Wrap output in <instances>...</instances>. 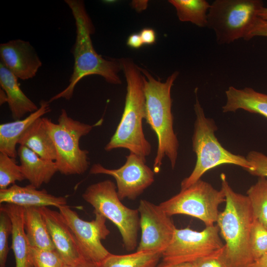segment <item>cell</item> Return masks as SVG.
I'll return each instance as SVG.
<instances>
[{
	"label": "cell",
	"mask_w": 267,
	"mask_h": 267,
	"mask_svg": "<svg viewBox=\"0 0 267 267\" xmlns=\"http://www.w3.org/2000/svg\"><path fill=\"white\" fill-rule=\"evenodd\" d=\"M147 1H139V4L137 5L134 2H133V6L137 10H142L143 9L140 6H143L146 7L147 6Z\"/></svg>",
	"instance_id": "f35d334b"
},
{
	"label": "cell",
	"mask_w": 267,
	"mask_h": 267,
	"mask_svg": "<svg viewBox=\"0 0 267 267\" xmlns=\"http://www.w3.org/2000/svg\"><path fill=\"white\" fill-rule=\"evenodd\" d=\"M14 75L1 62L0 63V85L7 97V103L12 116L20 120L26 114L32 113L38 107L23 92Z\"/></svg>",
	"instance_id": "ffe728a7"
},
{
	"label": "cell",
	"mask_w": 267,
	"mask_h": 267,
	"mask_svg": "<svg viewBox=\"0 0 267 267\" xmlns=\"http://www.w3.org/2000/svg\"><path fill=\"white\" fill-rule=\"evenodd\" d=\"M7 102V97L5 91L1 89L0 90V105Z\"/></svg>",
	"instance_id": "ab89813d"
},
{
	"label": "cell",
	"mask_w": 267,
	"mask_h": 267,
	"mask_svg": "<svg viewBox=\"0 0 267 267\" xmlns=\"http://www.w3.org/2000/svg\"><path fill=\"white\" fill-rule=\"evenodd\" d=\"M65 2L72 11L76 28V41L72 49L74 58L73 72L68 86L52 96L49 103L61 98L70 99L79 82L89 75H99L111 84L122 83L118 74L122 70L120 59H105L93 47L91 35L94 33V28L84 1L65 0Z\"/></svg>",
	"instance_id": "6da1fadb"
},
{
	"label": "cell",
	"mask_w": 267,
	"mask_h": 267,
	"mask_svg": "<svg viewBox=\"0 0 267 267\" xmlns=\"http://www.w3.org/2000/svg\"><path fill=\"white\" fill-rule=\"evenodd\" d=\"M126 158L125 164L116 169H107L100 164H94L89 173L112 176L116 180L120 199L135 200L154 182L155 173L139 156L130 152Z\"/></svg>",
	"instance_id": "7c38bea8"
},
{
	"label": "cell",
	"mask_w": 267,
	"mask_h": 267,
	"mask_svg": "<svg viewBox=\"0 0 267 267\" xmlns=\"http://www.w3.org/2000/svg\"><path fill=\"white\" fill-rule=\"evenodd\" d=\"M140 69L144 76L145 120L155 133L158 140L153 163V171L157 174L160 171L164 157L168 158L173 169L178 159L179 143L174 130L171 91L179 73L174 72L165 82H162L146 70L141 67Z\"/></svg>",
	"instance_id": "3957f363"
},
{
	"label": "cell",
	"mask_w": 267,
	"mask_h": 267,
	"mask_svg": "<svg viewBox=\"0 0 267 267\" xmlns=\"http://www.w3.org/2000/svg\"><path fill=\"white\" fill-rule=\"evenodd\" d=\"M45 129L54 143L58 171L65 175H81L89 168V152L79 146L81 138L89 134L95 125L74 120L62 109L57 123L43 118Z\"/></svg>",
	"instance_id": "52a82bcc"
},
{
	"label": "cell",
	"mask_w": 267,
	"mask_h": 267,
	"mask_svg": "<svg viewBox=\"0 0 267 267\" xmlns=\"http://www.w3.org/2000/svg\"><path fill=\"white\" fill-rule=\"evenodd\" d=\"M143 44L151 45L156 41V34L155 30L150 28L142 29L139 33Z\"/></svg>",
	"instance_id": "d6a6232c"
},
{
	"label": "cell",
	"mask_w": 267,
	"mask_h": 267,
	"mask_svg": "<svg viewBox=\"0 0 267 267\" xmlns=\"http://www.w3.org/2000/svg\"><path fill=\"white\" fill-rule=\"evenodd\" d=\"M177 15L181 22H189L199 27L208 25V13L210 4L206 0H169Z\"/></svg>",
	"instance_id": "cb8c5ba5"
},
{
	"label": "cell",
	"mask_w": 267,
	"mask_h": 267,
	"mask_svg": "<svg viewBox=\"0 0 267 267\" xmlns=\"http://www.w3.org/2000/svg\"><path fill=\"white\" fill-rule=\"evenodd\" d=\"M250 242L254 261L267 253V228L255 218L251 229Z\"/></svg>",
	"instance_id": "83f0119b"
},
{
	"label": "cell",
	"mask_w": 267,
	"mask_h": 267,
	"mask_svg": "<svg viewBox=\"0 0 267 267\" xmlns=\"http://www.w3.org/2000/svg\"><path fill=\"white\" fill-rule=\"evenodd\" d=\"M162 254L149 251H137L125 255L110 253L99 267H156Z\"/></svg>",
	"instance_id": "d4e9b609"
},
{
	"label": "cell",
	"mask_w": 267,
	"mask_h": 267,
	"mask_svg": "<svg viewBox=\"0 0 267 267\" xmlns=\"http://www.w3.org/2000/svg\"><path fill=\"white\" fill-rule=\"evenodd\" d=\"M192 263L194 267H232L225 256L224 246L221 249Z\"/></svg>",
	"instance_id": "4dcf8cb0"
},
{
	"label": "cell",
	"mask_w": 267,
	"mask_h": 267,
	"mask_svg": "<svg viewBox=\"0 0 267 267\" xmlns=\"http://www.w3.org/2000/svg\"><path fill=\"white\" fill-rule=\"evenodd\" d=\"M0 210L6 213L12 222L11 248L15 258V267H33L31 247L24 229L25 208L5 203L1 204Z\"/></svg>",
	"instance_id": "e0dca14e"
},
{
	"label": "cell",
	"mask_w": 267,
	"mask_h": 267,
	"mask_svg": "<svg viewBox=\"0 0 267 267\" xmlns=\"http://www.w3.org/2000/svg\"><path fill=\"white\" fill-rule=\"evenodd\" d=\"M38 189L31 184L26 186L14 184L6 189H0V203L24 208L51 206L59 208L66 205V197L53 195L44 189Z\"/></svg>",
	"instance_id": "2e32d148"
},
{
	"label": "cell",
	"mask_w": 267,
	"mask_h": 267,
	"mask_svg": "<svg viewBox=\"0 0 267 267\" xmlns=\"http://www.w3.org/2000/svg\"><path fill=\"white\" fill-rule=\"evenodd\" d=\"M1 62L18 79L35 77L42 63L29 42L20 39L0 45Z\"/></svg>",
	"instance_id": "9a60e30c"
},
{
	"label": "cell",
	"mask_w": 267,
	"mask_h": 267,
	"mask_svg": "<svg viewBox=\"0 0 267 267\" xmlns=\"http://www.w3.org/2000/svg\"><path fill=\"white\" fill-rule=\"evenodd\" d=\"M258 16L267 22V7L263 6L258 12Z\"/></svg>",
	"instance_id": "74e56055"
},
{
	"label": "cell",
	"mask_w": 267,
	"mask_h": 267,
	"mask_svg": "<svg viewBox=\"0 0 267 267\" xmlns=\"http://www.w3.org/2000/svg\"><path fill=\"white\" fill-rule=\"evenodd\" d=\"M156 267H194V266L192 263H182L172 265L162 262L158 264Z\"/></svg>",
	"instance_id": "8d00e7d4"
},
{
	"label": "cell",
	"mask_w": 267,
	"mask_h": 267,
	"mask_svg": "<svg viewBox=\"0 0 267 267\" xmlns=\"http://www.w3.org/2000/svg\"><path fill=\"white\" fill-rule=\"evenodd\" d=\"M12 232V223L9 216L0 210V267H5L9 250L8 238Z\"/></svg>",
	"instance_id": "f546056e"
},
{
	"label": "cell",
	"mask_w": 267,
	"mask_h": 267,
	"mask_svg": "<svg viewBox=\"0 0 267 267\" xmlns=\"http://www.w3.org/2000/svg\"><path fill=\"white\" fill-rule=\"evenodd\" d=\"M248 267H267V253L260 259L254 261Z\"/></svg>",
	"instance_id": "d590c367"
},
{
	"label": "cell",
	"mask_w": 267,
	"mask_h": 267,
	"mask_svg": "<svg viewBox=\"0 0 267 267\" xmlns=\"http://www.w3.org/2000/svg\"><path fill=\"white\" fill-rule=\"evenodd\" d=\"M246 157L252 167L248 171L250 174L267 178V156L258 151H252Z\"/></svg>",
	"instance_id": "1f68e13d"
},
{
	"label": "cell",
	"mask_w": 267,
	"mask_h": 267,
	"mask_svg": "<svg viewBox=\"0 0 267 267\" xmlns=\"http://www.w3.org/2000/svg\"><path fill=\"white\" fill-rule=\"evenodd\" d=\"M254 218L267 228V178L259 177L247 191Z\"/></svg>",
	"instance_id": "484cf974"
},
{
	"label": "cell",
	"mask_w": 267,
	"mask_h": 267,
	"mask_svg": "<svg viewBox=\"0 0 267 267\" xmlns=\"http://www.w3.org/2000/svg\"><path fill=\"white\" fill-rule=\"evenodd\" d=\"M197 91L196 89L194 104L196 119L192 137V150L196 154V161L191 173L181 181V189L190 186L208 171L221 165H234L247 172L252 167L246 157L230 152L220 143L215 134L217 127L212 119L206 117L198 100Z\"/></svg>",
	"instance_id": "8992f818"
},
{
	"label": "cell",
	"mask_w": 267,
	"mask_h": 267,
	"mask_svg": "<svg viewBox=\"0 0 267 267\" xmlns=\"http://www.w3.org/2000/svg\"><path fill=\"white\" fill-rule=\"evenodd\" d=\"M263 6L260 0H215L208 13L207 27L214 31L219 44L267 37V22L258 16Z\"/></svg>",
	"instance_id": "5b68a950"
},
{
	"label": "cell",
	"mask_w": 267,
	"mask_h": 267,
	"mask_svg": "<svg viewBox=\"0 0 267 267\" xmlns=\"http://www.w3.org/2000/svg\"><path fill=\"white\" fill-rule=\"evenodd\" d=\"M48 101L42 100L40 107L26 118L0 125V152L15 159L17 156L16 146L27 129L37 119L50 111Z\"/></svg>",
	"instance_id": "d6986e66"
},
{
	"label": "cell",
	"mask_w": 267,
	"mask_h": 267,
	"mask_svg": "<svg viewBox=\"0 0 267 267\" xmlns=\"http://www.w3.org/2000/svg\"><path fill=\"white\" fill-rule=\"evenodd\" d=\"M220 178L225 206L216 222L225 242L224 253L232 267H248L254 262L250 236L255 218L251 204L247 195L232 189L224 174Z\"/></svg>",
	"instance_id": "277c9868"
},
{
	"label": "cell",
	"mask_w": 267,
	"mask_h": 267,
	"mask_svg": "<svg viewBox=\"0 0 267 267\" xmlns=\"http://www.w3.org/2000/svg\"><path fill=\"white\" fill-rule=\"evenodd\" d=\"M24 179L20 165L16 164L15 159L0 152V189H6L16 181Z\"/></svg>",
	"instance_id": "4316f807"
},
{
	"label": "cell",
	"mask_w": 267,
	"mask_h": 267,
	"mask_svg": "<svg viewBox=\"0 0 267 267\" xmlns=\"http://www.w3.org/2000/svg\"><path fill=\"white\" fill-rule=\"evenodd\" d=\"M225 95L226 101L222 107L223 112L242 109L267 118V94L258 92L251 88L239 89L230 86L225 91Z\"/></svg>",
	"instance_id": "44dd1931"
},
{
	"label": "cell",
	"mask_w": 267,
	"mask_h": 267,
	"mask_svg": "<svg viewBox=\"0 0 267 267\" xmlns=\"http://www.w3.org/2000/svg\"><path fill=\"white\" fill-rule=\"evenodd\" d=\"M18 144L27 147L43 159L53 161L56 159L55 148L45 128L42 117L27 129L20 138Z\"/></svg>",
	"instance_id": "603a6c76"
},
{
	"label": "cell",
	"mask_w": 267,
	"mask_h": 267,
	"mask_svg": "<svg viewBox=\"0 0 267 267\" xmlns=\"http://www.w3.org/2000/svg\"><path fill=\"white\" fill-rule=\"evenodd\" d=\"M31 254L33 267H62L65 264L56 250L31 247Z\"/></svg>",
	"instance_id": "f1b7e54d"
},
{
	"label": "cell",
	"mask_w": 267,
	"mask_h": 267,
	"mask_svg": "<svg viewBox=\"0 0 267 267\" xmlns=\"http://www.w3.org/2000/svg\"><path fill=\"white\" fill-rule=\"evenodd\" d=\"M120 60L127 82L125 106L116 130L104 149L110 151L126 149L146 162L151 145L145 138L142 128L145 116L144 76L140 67L132 59L121 58Z\"/></svg>",
	"instance_id": "7a4b0ae2"
},
{
	"label": "cell",
	"mask_w": 267,
	"mask_h": 267,
	"mask_svg": "<svg viewBox=\"0 0 267 267\" xmlns=\"http://www.w3.org/2000/svg\"><path fill=\"white\" fill-rule=\"evenodd\" d=\"M44 220L55 249L65 264L74 265L85 260L76 239L59 212L47 207H39Z\"/></svg>",
	"instance_id": "5bb4252c"
},
{
	"label": "cell",
	"mask_w": 267,
	"mask_h": 267,
	"mask_svg": "<svg viewBox=\"0 0 267 267\" xmlns=\"http://www.w3.org/2000/svg\"><path fill=\"white\" fill-rule=\"evenodd\" d=\"M17 155L25 179L37 188L44 183L49 182L58 172L55 161L43 159L26 146L20 145Z\"/></svg>",
	"instance_id": "ac0fdd59"
},
{
	"label": "cell",
	"mask_w": 267,
	"mask_h": 267,
	"mask_svg": "<svg viewBox=\"0 0 267 267\" xmlns=\"http://www.w3.org/2000/svg\"><path fill=\"white\" fill-rule=\"evenodd\" d=\"M127 44L131 48L138 49L140 48L143 44L139 33H133L129 36Z\"/></svg>",
	"instance_id": "836d02e7"
},
{
	"label": "cell",
	"mask_w": 267,
	"mask_h": 267,
	"mask_svg": "<svg viewBox=\"0 0 267 267\" xmlns=\"http://www.w3.org/2000/svg\"><path fill=\"white\" fill-rule=\"evenodd\" d=\"M24 225L27 239L31 247L42 250H55L39 207L25 208Z\"/></svg>",
	"instance_id": "7402d4cb"
},
{
	"label": "cell",
	"mask_w": 267,
	"mask_h": 267,
	"mask_svg": "<svg viewBox=\"0 0 267 267\" xmlns=\"http://www.w3.org/2000/svg\"><path fill=\"white\" fill-rule=\"evenodd\" d=\"M62 267H99V265L83 260L78 264L74 265L64 264Z\"/></svg>",
	"instance_id": "e575fe53"
},
{
	"label": "cell",
	"mask_w": 267,
	"mask_h": 267,
	"mask_svg": "<svg viewBox=\"0 0 267 267\" xmlns=\"http://www.w3.org/2000/svg\"><path fill=\"white\" fill-rule=\"evenodd\" d=\"M137 210L139 214L141 238L137 251L163 253L171 243L176 227L159 205L141 199Z\"/></svg>",
	"instance_id": "4fadbf2b"
},
{
	"label": "cell",
	"mask_w": 267,
	"mask_h": 267,
	"mask_svg": "<svg viewBox=\"0 0 267 267\" xmlns=\"http://www.w3.org/2000/svg\"><path fill=\"white\" fill-rule=\"evenodd\" d=\"M84 200L117 227L127 251L137 247L140 218L137 209L127 207L118 196L116 185L106 179L89 185L82 194Z\"/></svg>",
	"instance_id": "ba28073f"
},
{
	"label": "cell",
	"mask_w": 267,
	"mask_h": 267,
	"mask_svg": "<svg viewBox=\"0 0 267 267\" xmlns=\"http://www.w3.org/2000/svg\"><path fill=\"white\" fill-rule=\"evenodd\" d=\"M223 190H217L201 179L159 205L170 217L185 215L202 221L206 226L214 225L220 212L219 207L225 202Z\"/></svg>",
	"instance_id": "9c48e42d"
},
{
	"label": "cell",
	"mask_w": 267,
	"mask_h": 267,
	"mask_svg": "<svg viewBox=\"0 0 267 267\" xmlns=\"http://www.w3.org/2000/svg\"><path fill=\"white\" fill-rule=\"evenodd\" d=\"M58 209L76 239L83 258L99 265L110 254L102 243L110 233L106 218L94 214V220L87 221L67 205Z\"/></svg>",
	"instance_id": "8fae6325"
},
{
	"label": "cell",
	"mask_w": 267,
	"mask_h": 267,
	"mask_svg": "<svg viewBox=\"0 0 267 267\" xmlns=\"http://www.w3.org/2000/svg\"><path fill=\"white\" fill-rule=\"evenodd\" d=\"M219 233L215 225L200 231L188 227L176 228L171 243L162 253V262L172 265L192 263L221 249L224 245Z\"/></svg>",
	"instance_id": "30bf717a"
}]
</instances>
